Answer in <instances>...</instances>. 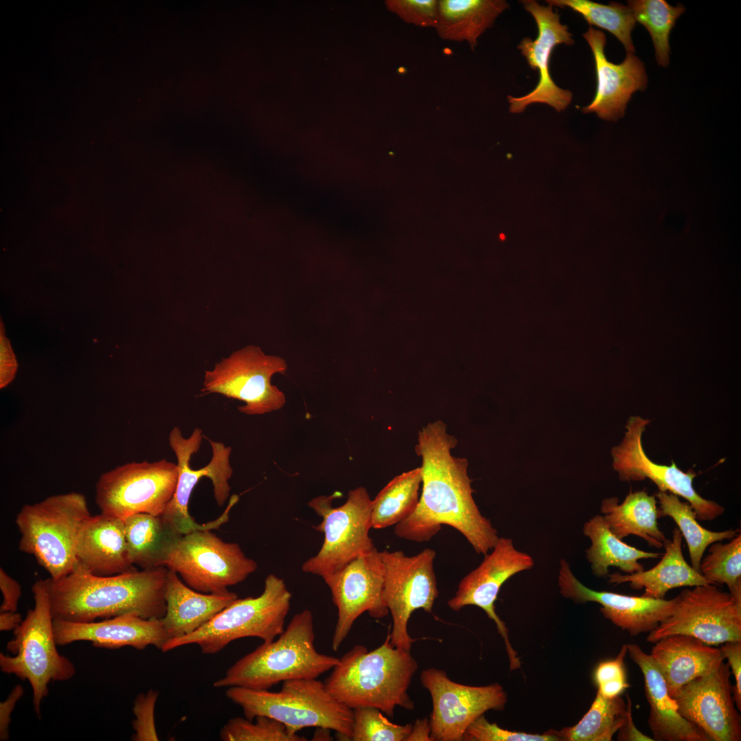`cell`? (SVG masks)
I'll return each instance as SVG.
<instances>
[{
  "label": "cell",
  "instance_id": "22",
  "mask_svg": "<svg viewBox=\"0 0 741 741\" xmlns=\"http://www.w3.org/2000/svg\"><path fill=\"white\" fill-rule=\"evenodd\" d=\"M558 585L561 594L576 603L600 604L603 616L632 636L652 631L673 613L678 600L677 596L664 600L593 590L578 580L564 558L560 561Z\"/></svg>",
  "mask_w": 741,
  "mask_h": 741
},
{
  "label": "cell",
  "instance_id": "40",
  "mask_svg": "<svg viewBox=\"0 0 741 741\" xmlns=\"http://www.w3.org/2000/svg\"><path fill=\"white\" fill-rule=\"evenodd\" d=\"M256 722L242 717L230 719L221 729L223 741H306L298 733H291L281 722L265 716H258Z\"/></svg>",
  "mask_w": 741,
  "mask_h": 741
},
{
  "label": "cell",
  "instance_id": "10",
  "mask_svg": "<svg viewBox=\"0 0 741 741\" xmlns=\"http://www.w3.org/2000/svg\"><path fill=\"white\" fill-rule=\"evenodd\" d=\"M211 530L180 536L168 552L163 566L178 574L186 585L205 593L228 591L257 569L237 543H226Z\"/></svg>",
  "mask_w": 741,
  "mask_h": 741
},
{
  "label": "cell",
  "instance_id": "8",
  "mask_svg": "<svg viewBox=\"0 0 741 741\" xmlns=\"http://www.w3.org/2000/svg\"><path fill=\"white\" fill-rule=\"evenodd\" d=\"M292 594L283 580L269 574L261 595L236 599L197 631L167 641L161 651L196 644L202 653L213 655L231 642L244 637H254L263 642H271L285 629Z\"/></svg>",
  "mask_w": 741,
  "mask_h": 741
},
{
  "label": "cell",
  "instance_id": "11",
  "mask_svg": "<svg viewBox=\"0 0 741 741\" xmlns=\"http://www.w3.org/2000/svg\"><path fill=\"white\" fill-rule=\"evenodd\" d=\"M177 464L165 459L131 462L103 473L95 501L102 513L125 519L137 513L161 516L176 491Z\"/></svg>",
  "mask_w": 741,
  "mask_h": 741
},
{
  "label": "cell",
  "instance_id": "18",
  "mask_svg": "<svg viewBox=\"0 0 741 741\" xmlns=\"http://www.w3.org/2000/svg\"><path fill=\"white\" fill-rule=\"evenodd\" d=\"M322 579L338 609L331 644L334 651H338L360 615L368 612L376 619L388 615L383 599L384 565L376 548Z\"/></svg>",
  "mask_w": 741,
  "mask_h": 741
},
{
  "label": "cell",
  "instance_id": "50",
  "mask_svg": "<svg viewBox=\"0 0 741 741\" xmlns=\"http://www.w3.org/2000/svg\"><path fill=\"white\" fill-rule=\"evenodd\" d=\"M627 716L624 724L618 730V740L622 741H653V738L644 734L635 726L632 717L631 701L626 695Z\"/></svg>",
  "mask_w": 741,
  "mask_h": 741
},
{
  "label": "cell",
  "instance_id": "31",
  "mask_svg": "<svg viewBox=\"0 0 741 741\" xmlns=\"http://www.w3.org/2000/svg\"><path fill=\"white\" fill-rule=\"evenodd\" d=\"M508 7L504 0H440L435 29L441 38L466 41L474 50L479 37Z\"/></svg>",
  "mask_w": 741,
  "mask_h": 741
},
{
  "label": "cell",
  "instance_id": "35",
  "mask_svg": "<svg viewBox=\"0 0 741 741\" xmlns=\"http://www.w3.org/2000/svg\"><path fill=\"white\" fill-rule=\"evenodd\" d=\"M655 497L659 504V517L668 516L677 524L688 547L692 567L700 572V565L705 550L711 543L730 540L740 532L739 529L714 532L698 523L692 507L681 502L677 495L670 492L659 491Z\"/></svg>",
  "mask_w": 741,
  "mask_h": 741
},
{
  "label": "cell",
  "instance_id": "13",
  "mask_svg": "<svg viewBox=\"0 0 741 741\" xmlns=\"http://www.w3.org/2000/svg\"><path fill=\"white\" fill-rule=\"evenodd\" d=\"M203 437L202 430L198 427H196L188 438L183 437L178 427H174L169 434V446L177 458L178 476L174 496L161 517L165 524L178 535L198 530L217 528L225 522L224 517L220 516L213 521L199 524L189 513L188 504L191 493L202 477L211 480L214 497L219 506L225 503L231 491L228 484L233 474L230 464L231 447L207 438L212 449L211 459L207 465L201 469H191V458L199 450Z\"/></svg>",
  "mask_w": 741,
  "mask_h": 741
},
{
  "label": "cell",
  "instance_id": "41",
  "mask_svg": "<svg viewBox=\"0 0 741 741\" xmlns=\"http://www.w3.org/2000/svg\"><path fill=\"white\" fill-rule=\"evenodd\" d=\"M352 741H405L412 724L399 725L390 722L375 707L353 709Z\"/></svg>",
  "mask_w": 741,
  "mask_h": 741
},
{
  "label": "cell",
  "instance_id": "25",
  "mask_svg": "<svg viewBox=\"0 0 741 741\" xmlns=\"http://www.w3.org/2000/svg\"><path fill=\"white\" fill-rule=\"evenodd\" d=\"M627 653L641 670L650 707L649 728L656 741H709L695 725L684 718L668 690L665 679L650 655L637 644H626Z\"/></svg>",
  "mask_w": 741,
  "mask_h": 741
},
{
  "label": "cell",
  "instance_id": "30",
  "mask_svg": "<svg viewBox=\"0 0 741 741\" xmlns=\"http://www.w3.org/2000/svg\"><path fill=\"white\" fill-rule=\"evenodd\" d=\"M600 511L610 531L621 540L635 535L658 549L663 548L667 540L658 526L655 496L645 491H631L622 504L616 497L604 499Z\"/></svg>",
  "mask_w": 741,
  "mask_h": 741
},
{
  "label": "cell",
  "instance_id": "44",
  "mask_svg": "<svg viewBox=\"0 0 741 741\" xmlns=\"http://www.w3.org/2000/svg\"><path fill=\"white\" fill-rule=\"evenodd\" d=\"M436 0H388L387 8L402 21L421 27H436L438 20Z\"/></svg>",
  "mask_w": 741,
  "mask_h": 741
},
{
  "label": "cell",
  "instance_id": "33",
  "mask_svg": "<svg viewBox=\"0 0 741 741\" xmlns=\"http://www.w3.org/2000/svg\"><path fill=\"white\" fill-rule=\"evenodd\" d=\"M124 519L131 563L142 569L163 566L164 560L178 538L161 516L137 513Z\"/></svg>",
  "mask_w": 741,
  "mask_h": 741
},
{
  "label": "cell",
  "instance_id": "46",
  "mask_svg": "<svg viewBox=\"0 0 741 741\" xmlns=\"http://www.w3.org/2000/svg\"><path fill=\"white\" fill-rule=\"evenodd\" d=\"M721 646L720 651L727 660L731 672L735 678L733 697L737 709L741 710V640L728 641Z\"/></svg>",
  "mask_w": 741,
  "mask_h": 741
},
{
  "label": "cell",
  "instance_id": "7",
  "mask_svg": "<svg viewBox=\"0 0 741 741\" xmlns=\"http://www.w3.org/2000/svg\"><path fill=\"white\" fill-rule=\"evenodd\" d=\"M34 606L14 630L6 649L12 655L0 653L1 672L27 680L33 692V705L40 716V705L49 692L51 681H67L75 674L74 664L57 649L45 580L32 587Z\"/></svg>",
  "mask_w": 741,
  "mask_h": 741
},
{
  "label": "cell",
  "instance_id": "45",
  "mask_svg": "<svg viewBox=\"0 0 741 741\" xmlns=\"http://www.w3.org/2000/svg\"><path fill=\"white\" fill-rule=\"evenodd\" d=\"M158 692L152 689L137 695L134 701L132 720L134 731L131 739L134 741H158V736L154 723V707Z\"/></svg>",
  "mask_w": 741,
  "mask_h": 741
},
{
  "label": "cell",
  "instance_id": "3",
  "mask_svg": "<svg viewBox=\"0 0 741 741\" xmlns=\"http://www.w3.org/2000/svg\"><path fill=\"white\" fill-rule=\"evenodd\" d=\"M418 668L410 652L391 644L389 629L378 648L355 645L346 652L324 683L348 707H375L392 718L397 706L414 709L408 690Z\"/></svg>",
  "mask_w": 741,
  "mask_h": 741
},
{
  "label": "cell",
  "instance_id": "12",
  "mask_svg": "<svg viewBox=\"0 0 741 741\" xmlns=\"http://www.w3.org/2000/svg\"><path fill=\"white\" fill-rule=\"evenodd\" d=\"M287 368L282 357L265 354L249 345L234 351L205 371L204 395L220 394L245 403L238 410L248 415H259L281 409L285 394L271 383L272 377Z\"/></svg>",
  "mask_w": 741,
  "mask_h": 741
},
{
  "label": "cell",
  "instance_id": "24",
  "mask_svg": "<svg viewBox=\"0 0 741 741\" xmlns=\"http://www.w3.org/2000/svg\"><path fill=\"white\" fill-rule=\"evenodd\" d=\"M53 627L58 646L87 641L104 648L131 646L142 650L152 645L161 650L168 641L161 619H145L135 613L91 622L54 620Z\"/></svg>",
  "mask_w": 741,
  "mask_h": 741
},
{
  "label": "cell",
  "instance_id": "39",
  "mask_svg": "<svg viewBox=\"0 0 741 741\" xmlns=\"http://www.w3.org/2000/svg\"><path fill=\"white\" fill-rule=\"evenodd\" d=\"M700 573L712 585H726L729 593L741 600V534L727 543H711L701 560Z\"/></svg>",
  "mask_w": 741,
  "mask_h": 741
},
{
  "label": "cell",
  "instance_id": "37",
  "mask_svg": "<svg viewBox=\"0 0 741 741\" xmlns=\"http://www.w3.org/2000/svg\"><path fill=\"white\" fill-rule=\"evenodd\" d=\"M552 7L569 8L579 13L589 25H595L613 34L624 45L626 53L635 52L631 32L635 20L628 6L618 2L604 5L589 0H546Z\"/></svg>",
  "mask_w": 741,
  "mask_h": 741
},
{
  "label": "cell",
  "instance_id": "14",
  "mask_svg": "<svg viewBox=\"0 0 741 741\" xmlns=\"http://www.w3.org/2000/svg\"><path fill=\"white\" fill-rule=\"evenodd\" d=\"M380 552L384 565L383 599L392 618L390 643L410 652L416 641L408 631L411 614L419 609L432 613L438 596L434 569L436 552L425 548L411 556L402 551Z\"/></svg>",
  "mask_w": 741,
  "mask_h": 741
},
{
  "label": "cell",
  "instance_id": "6",
  "mask_svg": "<svg viewBox=\"0 0 741 741\" xmlns=\"http://www.w3.org/2000/svg\"><path fill=\"white\" fill-rule=\"evenodd\" d=\"M91 516L86 497L71 492L25 504L15 523L21 533L19 550L31 554L57 580L68 575L76 563L81 527Z\"/></svg>",
  "mask_w": 741,
  "mask_h": 741
},
{
  "label": "cell",
  "instance_id": "26",
  "mask_svg": "<svg viewBox=\"0 0 741 741\" xmlns=\"http://www.w3.org/2000/svg\"><path fill=\"white\" fill-rule=\"evenodd\" d=\"M76 558L87 570L97 576L137 569L129 557L124 519L102 513L91 515L82 524Z\"/></svg>",
  "mask_w": 741,
  "mask_h": 741
},
{
  "label": "cell",
  "instance_id": "20",
  "mask_svg": "<svg viewBox=\"0 0 741 741\" xmlns=\"http://www.w3.org/2000/svg\"><path fill=\"white\" fill-rule=\"evenodd\" d=\"M731 670L724 661L683 686L673 697L679 714L709 741H740V718L733 697Z\"/></svg>",
  "mask_w": 741,
  "mask_h": 741
},
{
  "label": "cell",
  "instance_id": "27",
  "mask_svg": "<svg viewBox=\"0 0 741 741\" xmlns=\"http://www.w3.org/2000/svg\"><path fill=\"white\" fill-rule=\"evenodd\" d=\"M655 644L650 655L661 672L672 698L690 681L725 661L719 648L690 635H668Z\"/></svg>",
  "mask_w": 741,
  "mask_h": 741
},
{
  "label": "cell",
  "instance_id": "4",
  "mask_svg": "<svg viewBox=\"0 0 741 741\" xmlns=\"http://www.w3.org/2000/svg\"><path fill=\"white\" fill-rule=\"evenodd\" d=\"M314 639L313 615L305 609L292 617L277 639L263 642L239 659L213 685L268 690L287 680L316 679L333 669L339 659L319 653Z\"/></svg>",
  "mask_w": 741,
  "mask_h": 741
},
{
  "label": "cell",
  "instance_id": "2",
  "mask_svg": "<svg viewBox=\"0 0 741 741\" xmlns=\"http://www.w3.org/2000/svg\"><path fill=\"white\" fill-rule=\"evenodd\" d=\"M167 572L159 566L97 576L77 561L66 576L45 579L53 619L91 622L130 613L161 619L166 612Z\"/></svg>",
  "mask_w": 741,
  "mask_h": 741
},
{
  "label": "cell",
  "instance_id": "43",
  "mask_svg": "<svg viewBox=\"0 0 741 741\" xmlns=\"http://www.w3.org/2000/svg\"><path fill=\"white\" fill-rule=\"evenodd\" d=\"M626 654V644H624L615 659L600 662L596 667L594 680L598 692L603 696L609 698L619 696L629 687L624 668Z\"/></svg>",
  "mask_w": 741,
  "mask_h": 741
},
{
  "label": "cell",
  "instance_id": "15",
  "mask_svg": "<svg viewBox=\"0 0 741 741\" xmlns=\"http://www.w3.org/2000/svg\"><path fill=\"white\" fill-rule=\"evenodd\" d=\"M683 589L673 613L662 621L646 640L655 643L672 635L694 637L716 646L741 640V600L709 584Z\"/></svg>",
  "mask_w": 741,
  "mask_h": 741
},
{
  "label": "cell",
  "instance_id": "29",
  "mask_svg": "<svg viewBox=\"0 0 741 741\" xmlns=\"http://www.w3.org/2000/svg\"><path fill=\"white\" fill-rule=\"evenodd\" d=\"M682 537L679 529L674 528L672 539H667L663 544L665 552L657 565L633 574H609L608 582L613 585L628 583L633 589H644L643 596L657 599H663L668 591L677 587L711 584L685 561Z\"/></svg>",
  "mask_w": 741,
  "mask_h": 741
},
{
  "label": "cell",
  "instance_id": "21",
  "mask_svg": "<svg viewBox=\"0 0 741 741\" xmlns=\"http://www.w3.org/2000/svg\"><path fill=\"white\" fill-rule=\"evenodd\" d=\"M524 9L533 16L538 28L535 40L524 38L517 45L533 70H538L539 82L535 88L521 97L508 95L509 110L521 113L531 104H546L558 112L571 103L572 93L558 87L550 73V60L553 49L558 44L572 45L574 40L568 27L560 22V15L550 5L543 6L534 0L521 1Z\"/></svg>",
  "mask_w": 741,
  "mask_h": 741
},
{
  "label": "cell",
  "instance_id": "1",
  "mask_svg": "<svg viewBox=\"0 0 741 741\" xmlns=\"http://www.w3.org/2000/svg\"><path fill=\"white\" fill-rule=\"evenodd\" d=\"M456 444L440 420L419 432L415 451L422 461V492L415 510L395 525V534L405 540L428 541L445 524L460 532L476 553L486 555L499 537L475 502L467 460L451 454Z\"/></svg>",
  "mask_w": 741,
  "mask_h": 741
},
{
  "label": "cell",
  "instance_id": "19",
  "mask_svg": "<svg viewBox=\"0 0 741 741\" xmlns=\"http://www.w3.org/2000/svg\"><path fill=\"white\" fill-rule=\"evenodd\" d=\"M534 565L533 558L517 550L512 539L499 537L482 563L460 580L454 596L447 602L448 607L454 611L469 605L484 611L495 622L504 641L511 670L519 668L520 661L509 642L508 628L496 613L495 602L506 580L516 574L532 569Z\"/></svg>",
  "mask_w": 741,
  "mask_h": 741
},
{
  "label": "cell",
  "instance_id": "52",
  "mask_svg": "<svg viewBox=\"0 0 741 741\" xmlns=\"http://www.w3.org/2000/svg\"><path fill=\"white\" fill-rule=\"evenodd\" d=\"M22 621L21 615L16 611H2L0 613V631H14Z\"/></svg>",
  "mask_w": 741,
  "mask_h": 741
},
{
  "label": "cell",
  "instance_id": "42",
  "mask_svg": "<svg viewBox=\"0 0 741 741\" xmlns=\"http://www.w3.org/2000/svg\"><path fill=\"white\" fill-rule=\"evenodd\" d=\"M463 740L469 741H558L554 730L543 734L527 733L511 731L499 727L495 722L491 723L481 715L466 730Z\"/></svg>",
  "mask_w": 741,
  "mask_h": 741
},
{
  "label": "cell",
  "instance_id": "47",
  "mask_svg": "<svg viewBox=\"0 0 741 741\" xmlns=\"http://www.w3.org/2000/svg\"><path fill=\"white\" fill-rule=\"evenodd\" d=\"M0 589L3 596L0 612L16 611L21 596V587L2 567L0 568Z\"/></svg>",
  "mask_w": 741,
  "mask_h": 741
},
{
  "label": "cell",
  "instance_id": "38",
  "mask_svg": "<svg viewBox=\"0 0 741 741\" xmlns=\"http://www.w3.org/2000/svg\"><path fill=\"white\" fill-rule=\"evenodd\" d=\"M635 21L649 32L653 41L657 63L669 64V36L677 19L685 12L681 4L673 7L664 0H633L628 1Z\"/></svg>",
  "mask_w": 741,
  "mask_h": 741
},
{
  "label": "cell",
  "instance_id": "53",
  "mask_svg": "<svg viewBox=\"0 0 741 741\" xmlns=\"http://www.w3.org/2000/svg\"><path fill=\"white\" fill-rule=\"evenodd\" d=\"M330 730L327 728L318 727L312 740H333V738L329 733Z\"/></svg>",
  "mask_w": 741,
  "mask_h": 741
},
{
  "label": "cell",
  "instance_id": "36",
  "mask_svg": "<svg viewBox=\"0 0 741 741\" xmlns=\"http://www.w3.org/2000/svg\"><path fill=\"white\" fill-rule=\"evenodd\" d=\"M626 716L627 705L622 697L606 698L597 692L589 709L576 725L554 733L560 740L610 741Z\"/></svg>",
  "mask_w": 741,
  "mask_h": 741
},
{
  "label": "cell",
  "instance_id": "34",
  "mask_svg": "<svg viewBox=\"0 0 741 741\" xmlns=\"http://www.w3.org/2000/svg\"><path fill=\"white\" fill-rule=\"evenodd\" d=\"M421 482V467L392 478L372 500L371 528H386L409 517L419 503Z\"/></svg>",
  "mask_w": 741,
  "mask_h": 741
},
{
  "label": "cell",
  "instance_id": "48",
  "mask_svg": "<svg viewBox=\"0 0 741 741\" xmlns=\"http://www.w3.org/2000/svg\"><path fill=\"white\" fill-rule=\"evenodd\" d=\"M17 362L8 340L1 335L0 388L8 385L14 378Z\"/></svg>",
  "mask_w": 741,
  "mask_h": 741
},
{
  "label": "cell",
  "instance_id": "28",
  "mask_svg": "<svg viewBox=\"0 0 741 741\" xmlns=\"http://www.w3.org/2000/svg\"><path fill=\"white\" fill-rule=\"evenodd\" d=\"M165 596L166 612L161 620L168 641L197 631L238 598L229 591L222 593L196 591L169 569Z\"/></svg>",
  "mask_w": 741,
  "mask_h": 741
},
{
  "label": "cell",
  "instance_id": "16",
  "mask_svg": "<svg viewBox=\"0 0 741 741\" xmlns=\"http://www.w3.org/2000/svg\"><path fill=\"white\" fill-rule=\"evenodd\" d=\"M420 679L432 698V741L463 740L469 725L489 710L502 711L507 694L497 683L471 686L451 681L440 669L422 671Z\"/></svg>",
  "mask_w": 741,
  "mask_h": 741
},
{
  "label": "cell",
  "instance_id": "49",
  "mask_svg": "<svg viewBox=\"0 0 741 741\" xmlns=\"http://www.w3.org/2000/svg\"><path fill=\"white\" fill-rule=\"evenodd\" d=\"M24 690L21 685H16L7 698L0 703V740H9V727L11 722V714L17 701L22 697Z\"/></svg>",
  "mask_w": 741,
  "mask_h": 741
},
{
  "label": "cell",
  "instance_id": "23",
  "mask_svg": "<svg viewBox=\"0 0 741 741\" xmlns=\"http://www.w3.org/2000/svg\"><path fill=\"white\" fill-rule=\"evenodd\" d=\"M583 36L593 55L597 86L593 99L581 111L595 113L601 119L616 121L624 116L632 94L646 89L644 64L631 52L626 53L620 64L609 61L604 54L606 36L602 31L590 27Z\"/></svg>",
  "mask_w": 741,
  "mask_h": 741
},
{
  "label": "cell",
  "instance_id": "51",
  "mask_svg": "<svg viewBox=\"0 0 741 741\" xmlns=\"http://www.w3.org/2000/svg\"><path fill=\"white\" fill-rule=\"evenodd\" d=\"M431 728L427 718L418 719L412 724V730L405 741H432Z\"/></svg>",
  "mask_w": 741,
  "mask_h": 741
},
{
  "label": "cell",
  "instance_id": "32",
  "mask_svg": "<svg viewBox=\"0 0 741 741\" xmlns=\"http://www.w3.org/2000/svg\"><path fill=\"white\" fill-rule=\"evenodd\" d=\"M583 532L591 541L585 555L593 574L598 578L607 577L610 567H618L625 574L642 572L644 567L639 560L661 556L660 553L646 552L623 542L610 531L600 515L587 521Z\"/></svg>",
  "mask_w": 741,
  "mask_h": 741
},
{
  "label": "cell",
  "instance_id": "9",
  "mask_svg": "<svg viewBox=\"0 0 741 741\" xmlns=\"http://www.w3.org/2000/svg\"><path fill=\"white\" fill-rule=\"evenodd\" d=\"M336 495H320L308 502L322 518L316 529L323 532L325 538L319 552L305 561L302 570L322 578L375 548L369 536L372 499L366 489L350 490L346 502L333 507Z\"/></svg>",
  "mask_w": 741,
  "mask_h": 741
},
{
  "label": "cell",
  "instance_id": "17",
  "mask_svg": "<svg viewBox=\"0 0 741 741\" xmlns=\"http://www.w3.org/2000/svg\"><path fill=\"white\" fill-rule=\"evenodd\" d=\"M650 421L634 416L628 419L624 437L613 447V468L622 481L652 480L659 491L670 492L685 498L692 507L699 521H711L724 513L725 508L714 501L702 497L692 485L696 473L684 472L674 462L659 464L646 456L642 443V434Z\"/></svg>",
  "mask_w": 741,
  "mask_h": 741
},
{
  "label": "cell",
  "instance_id": "5",
  "mask_svg": "<svg viewBox=\"0 0 741 741\" xmlns=\"http://www.w3.org/2000/svg\"><path fill=\"white\" fill-rule=\"evenodd\" d=\"M226 696L239 705L246 718H274L292 733L307 727L333 730L340 740H350L353 710L338 701L316 679L283 681L279 692L229 687Z\"/></svg>",
  "mask_w": 741,
  "mask_h": 741
}]
</instances>
